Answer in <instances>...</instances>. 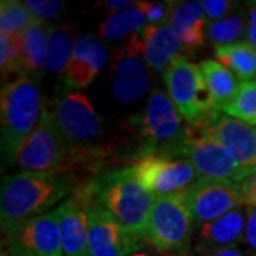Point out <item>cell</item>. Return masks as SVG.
<instances>
[{
	"mask_svg": "<svg viewBox=\"0 0 256 256\" xmlns=\"http://www.w3.org/2000/svg\"><path fill=\"white\" fill-rule=\"evenodd\" d=\"M26 4L40 20L56 18L62 10V2L58 0H28Z\"/></svg>",
	"mask_w": 256,
	"mask_h": 256,
	"instance_id": "obj_30",
	"label": "cell"
},
{
	"mask_svg": "<svg viewBox=\"0 0 256 256\" xmlns=\"http://www.w3.org/2000/svg\"><path fill=\"white\" fill-rule=\"evenodd\" d=\"M74 191L84 210H100L130 235L144 240L156 196L138 182L131 166L96 175Z\"/></svg>",
	"mask_w": 256,
	"mask_h": 256,
	"instance_id": "obj_1",
	"label": "cell"
},
{
	"mask_svg": "<svg viewBox=\"0 0 256 256\" xmlns=\"http://www.w3.org/2000/svg\"><path fill=\"white\" fill-rule=\"evenodd\" d=\"M70 176L63 174L18 172L3 178L0 192L2 228L32 220L50 210L73 190Z\"/></svg>",
	"mask_w": 256,
	"mask_h": 256,
	"instance_id": "obj_2",
	"label": "cell"
},
{
	"mask_svg": "<svg viewBox=\"0 0 256 256\" xmlns=\"http://www.w3.org/2000/svg\"><path fill=\"white\" fill-rule=\"evenodd\" d=\"M184 198L196 228L244 205L238 184L208 178L196 180L184 191Z\"/></svg>",
	"mask_w": 256,
	"mask_h": 256,
	"instance_id": "obj_10",
	"label": "cell"
},
{
	"mask_svg": "<svg viewBox=\"0 0 256 256\" xmlns=\"http://www.w3.org/2000/svg\"><path fill=\"white\" fill-rule=\"evenodd\" d=\"M20 57V36L0 33V68L3 77L18 74Z\"/></svg>",
	"mask_w": 256,
	"mask_h": 256,
	"instance_id": "obj_28",
	"label": "cell"
},
{
	"mask_svg": "<svg viewBox=\"0 0 256 256\" xmlns=\"http://www.w3.org/2000/svg\"><path fill=\"white\" fill-rule=\"evenodd\" d=\"M246 212L238 208L225 214L218 220L198 226L195 252L198 256L206 255L214 250L234 246L244 240Z\"/></svg>",
	"mask_w": 256,
	"mask_h": 256,
	"instance_id": "obj_16",
	"label": "cell"
},
{
	"mask_svg": "<svg viewBox=\"0 0 256 256\" xmlns=\"http://www.w3.org/2000/svg\"><path fill=\"white\" fill-rule=\"evenodd\" d=\"M164 82L170 98L186 124H205L220 112L206 88L201 67L185 56L178 54L165 68Z\"/></svg>",
	"mask_w": 256,
	"mask_h": 256,
	"instance_id": "obj_5",
	"label": "cell"
},
{
	"mask_svg": "<svg viewBox=\"0 0 256 256\" xmlns=\"http://www.w3.org/2000/svg\"><path fill=\"white\" fill-rule=\"evenodd\" d=\"M131 168L138 182L156 198L185 191L198 176L188 160L160 154L146 156Z\"/></svg>",
	"mask_w": 256,
	"mask_h": 256,
	"instance_id": "obj_8",
	"label": "cell"
},
{
	"mask_svg": "<svg viewBox=\"0 0 256 256\" xmlns=\"http://www.w3.org/2000/svg\"><path fill=\"white\" fill-rule=\"evenodd\" d=\"M52 26L46 20H37L20 36V57H18V77H28L40 82L47 72L48 37Z\"/></svg>",
	"mask_w": 256,
	"mask_h": 256,
	"instance_id": "obj_18",
	"label": "cell"
},
{
	"mask_svg": "<svg viewBox=\"0 0 256 256\" xmlns=\"http://www.w3.org/2000/svg\"><path fill=\"white\" fill-rule=\"evenodd\" d=\"M222 112L252 127L256 126V80L240 82L238 92L222 107Z\"/></svg>",
	"mask_w": 256,
	"mask_h": 256,
	"instance_id": "obj_27",
	"label": "cell"
},
{
	"mask_svg": "<svg viewBox=\"0 0 256 256\" xmlns=\"http://www.w3.org/2000/svg\"><path fill=\"white\" fill-rule=\"evenodd\" d=\"M202 4H204L205 16L210 22L226 18V14L234 9V2L230 0H205L202 2Z\"/></svg>",
	"mask_w": 256,
	"mask_h": 256,
	"instance_id": "obj_31",
	"label": "cell"
},
{
	"mask_svg": "<svg viewBox=\"0 0 256 256\" xmlns=\"http://www.w3.org/2000/svg\"><path fill=\"white\" fill-rule=\"evenodd\" d=\"M137 2H131V0H107V2H102L98 6H102L104 9H107L111 12L112 14L118 13L121 10L128 9L131 6H134Z\"/></svg>",
	"mask_w": 256,
	"mask_h": 256,
	"instance_id": "obj_35",
	"label": "cell"
},
{
	"mask_svg": "<svg viewBox=\"0 0 256 256\" xmlns=\"http://www.w3.org/2000/svg\"><path fill=\"white\" fill-rule=\"evenodd\" d=\"M244 242L256 256V208L246 206V222H245Z\"/></svg>",
	"mask_w": 256,
	"mask_h": 256,
	"instance_id": "obj_33",
	"label": "cell"
},
{
	"mask_svg": "<svg viewBox=\"0 0 256 256\" xmlns=\"http://www.w3.org/2000/svg\"><path fill=\"white\" fill-rule=\"evenodd\" d=\"M146 26V18L144 12L138 6V2L128 8L111 14L106 18L98 28L100 34L108 40H118V38H127L128 36L141 32Z\"/></svg>",
	"mask_w": 256,
	"mask_h": 256,
	"instance_id": "obj_23",
	"label": "cell"
},
{
	"mask_svg": "<svg viewBox=\"0 0 256 256\" xmlns=\"http://www.w3.org/2000/svg\"><path fill=\"white\" fill-rule=\"evenodd\" d=\"M37 84L28 77H18L2 87V156L8 166L14 164L20 146L42 118L44 106Z\"/></svg>",
	"mask_w": 256,
	"mask_h": 256,
	"instance_id": "obj_3",
	"label": "cell"
},
{
	"mask_svg": "<svg viewBox=\"0 0 256 256\" xmlns=\"http://www.w3.org/2000/svg\"><path fill=\"white\" fill-rule=\"evenodd\" d=\"M107 63V52L100 40L92 34L77 37L72 60L64 72L67 90L87 87Z\"/></svg>",
	"mask_w": 256,
	"mask_h": 256,
	"instance_id": "obj_15",
	"label": "cell"
},
{
	"mask_svg": "<svg viewBox=\"0 0 256 256\" xmlns=\"http://www.w3.org/2000/svg\"><path fill=\"white\" fill-rule=\"evenodd\" d=\"M112 96L118 101L130 102L138 100L148 86L146 67L140 32L128 36L122 46L117 47L111 54Z\"/></svg>",
	"mask_w": 256,
	"mask_h": 256,
	"instance_id": "obj_11",
	"label": "cell"
},
{
	"mask_svg": "<svg viewBox=\"0 0 256 256\" xmlns=\"http://www.w3.org/2000/svg\"><path fill=\"white\" fill-rule=\"evenodd\" d=\"M215 56L239 82H252L256 77V47L249 42L215 46Z\"/></svg>",
	"mask_w": 256,
	"mask_h": 256,
	"instance_id": "obj_21",
	"label": "cell"
},
{
	"mask_svg": "<svg viewBox=\"0 0 256 256\" xmlns=\"http://www.w3.org/2000/svg\"><path fill=\"white\" fill-rule=\"evenodd\" d=\"M246 42H249L254 47H256V4L249 9L248 13V28Z\"/></svg>",
	"mask_w": 256,
	"mask_h": 256,
	"instance_id": "obj_34",
	"label": "cell"
},
{
	"mask_svg": "<svg viewBox=\"0 0 256 256\" xmlns=\"http://www.w3.org/2000/svg\"><path fill=\"white\" fill-rule=\"evenodd\" d=\"M37 20L26 2L2 0L0 3V33L22 36Z\"/></svg>",
	"mask_w": 256,
	"mask_h": 256,
	"instance_id": "obj_25",
	"label": "cell"
},
{
	"mask_svg": "<svg viewBox=\"0 0 256 256\" xmlns=\"http://www.w3.org/2000/svg\"><path fill=\"white\" fill-rule=\"evenodd\" d=\"M138 6L146 14V24H166L171 12V2H138Z\"/></svg>",
	"mask_w": 256,
	"mask_h": 256,
	"instance_id": "obj_29",
	"label": "cell"
},
{
	"mask_svg": "<svg viewBox=\"0 0 256 256\" xmlns=\"http://www.w3.org/2000/svg\"><path fill=\"white\" fill-rule=\"evenodd\" d=\"M68 151L70 146L44 106L42 118L20 146L14 164L22 172L60 174Z\"/></svg>",
	"mask_w": 256,
	"mask_h": 256,
	"instance_id": "obj_7",
	"label": "cell"
},
{
	"mask_svg": "<svg viewBox=\"0 0 256 256\" xmlns=\"http://www.w3.org/2000/svg\"><path fill=\"white\" fill-rule=\"evenodd\" d=\"M88 245L92 256H131L142 250L141 240L130 235L100 210H87Z\"/></svg>",
	"mask_w": 256,
	"mask_h": 256,
	"instance_id": "obj_14",
	"label": "cell"
},
{
	"mask_svg": "<svg viewBox=\"0 0 256 256\" xmlns=\"http://www.w3.org/2000/svg\"><path fill=\"white\" fill-rule=\"evenodd\" d=\"M74 30V24H62L60 28H52L48 37L47 72L54 74L66 72L73 56Z\"/></svg>",
	"mask_w": 256,
	"mask_h": 256,
	"instance_id": "obj_24",
	"label": "cell"
},
{
	"mask_svg": "<svg viewBox=\"0 0 256 256\" xmlns=\"http://www.w3.org/2000/svg\"><path fill=\"white\" fill-rule=\"evenodd\" d=\"M194 228L184 191L156 196L148 218L144 242L161 255L184 256L191 246Z\"/></svg>",
	"mask_w": 256,
	"mask_h": 256,
	"instance_id": "obj_4",
	"label": "cell"
},
{
	"mask_svg": "<svg viewBox=\"0 0 256 256\" xmlns=\"http://www.w3.org/2000/svg\"><path fill=\"white\" fill-rule=\"evenodd\" d=\"M188 126V124H186ZM190 144L185 158L190 161L200 178L220 180L239 184L246 178L234 158L224 146L206 136L195 134L188 126Z\"/></svg>",
	"mask_w": 256,
	"mask_h": 256,
	"instance_id": "obj_13",
	"label": "cell"
},
{
	"mask_svg": "<svg viewBox=\"0 0 256 256\" xmlns=\"http://www.w3.org/2000/svg\"><path fill=\"white\" fill-rule=\"evenodd\" d=\"M248 18L245 13L236 12L226 18L210 22L206 26L205 36L208 37L215 46H225L236 43L242 36H246Z\"/></svg>",
	"mask_w": 256,
	"mask_h": 256,
	"instance_id": "obj_26",
	"label": "cell"
},
{
	"mask_svg": "<svg viewBox=\"0 0 256 256\" xmlns=\"http://www.w3.org/2000/svg\"><path fill=\"white\" fill-rule=\"evenodd\" d=\"M140 37L146 67L154 73L166 68L182 50L181 40L168 24H146Z\"/></svg>",
	"mask_w": 256,
	"mask_h": 256,
	"instance_id": "obj_20",
	"label": "cell"
},
{
	"mask_svg": "<svg viewBox=\"0 0 256 256\" xmlns=\"http://www.w3.org/2000/svg\"><path fill=\"white\" fill-rule=\"evenodd\" d=\"M46 108L70 148L92 150L104 146L100 142L102 120L82 92L62 94Z\"/></svg>",
	"mask_w": 256,
	"mask_h": 256,
	"instance_id": "obj_6",
	"label": "cell"
},
{
	"mask_svg": "<svg viewBox=\"0 0 256 256\" xmlns=\"http://www.w3.org/2000/svg\"><path fill=\"white\" fill-rule=\"evenodd\" d=\"M242 202L249 208H256V172L248 175L238 184Z\"/></svg>",
	"mask_w": 256,
	"mask_h": 256,
	"instance_id": "obj_32",
	"label": "cell"
},
{
	"mask_svg": "<svg viewBox=\"0 0 256 256\" xmlns=\"http://www.w3.org/2000/svg\"><path fill=\"white\" fill-rule=\"evenodd\" d=\"M202 256H245L244 252L238 248V245H234V246L224 248V249H218V250H214L210 254Z\"/></svg>",
	"mask_w": 256,
	"mask_h": 256,
	"instance_id": "obj_36",
	"label": "cell"
},
{
	"mask_svg": "<svg viewBox=\"0 0 256 256\" xmlns=\"http://www.w3.org/2000/svg\"><path fill=\"white\" fill-rule=\"evenodd\" d=\"M195 134L206 136L224 146L244 174L256 172V128L220 112L206 126H190Z\"/></svg>",
	"mask_w": 256,
	"mask_h": 256,
	"instance_id": "obj_12",
	"label": "cell"
},
{
	"mask_svg": "<svg viewBox=\"0 0 256 256\" xmlns=\"http://www.w3.org/2000/svg\"><path fill=\"white\" fill-rule=\"evenodd\" d=\"M60 225L63 256H92L88 245L87 212L76 198L63 202L54 210Z\"/></svg>",
	"mask_w": 256,
	"mask_h": 256,
	"instance_id": "obj_17",
	"label": "cell"
},
{
	"mask_svg": "<svg viewBox=\"0 0 256 256\" xmlns=\"http://www.w3.org/2000/svg\"><path fill=\"white\" fill-rule=\"evenodd\" d=\"M6 232L10 256H63L56 212L18 222Z\"/></svg>",
	"mask_w": 256,
	"mask_h": 256,
	"instance_id": "obj_9",
	"label": "cell"
},
{
	"mask_svg": "<svg viewBox=\"0 0 256 256\" xmlns=\"http://www.w3.org/2000/svg\"><path fill=\"white\" fill-rule=\"evenodd\" d=\"M200 67L215 107L222 111V107L238 92L240 82L216 60H204Z\"/></svg>",
	"mask_w": 256,
	"mask_h": 256,
	"instance_id": "obj_22",
	"label": "cell"
},
{
	"mask_svg": "<svg viewBox=\"0 0 256 256\" xmlns=\"http://www.w3.org/2000/svg\"><path fill=\"white\" fill-rule=\"evenodd\" d=\"M131 256H156V255H152V254H150V252H146V250L142 249V250H138V252H136V254H132Z\"/></svg>",
	"mask_w": 256,
	"mask_h": 256,
	"instance_id": "obj_37",
	"label": "cell"
},
{
	"mask_svg": "<svg viewBox=\"0 0 256 256\" xmlns=\"http://www.w3.org/2000/svg\"><path fill=\"white\" fill-rule=\"evenodd\" d=\"M166 24L181 40L182 50L191 52L202 46L208 26L202 2H171Z\"/></svg>",
	"mask_w": 256,
	"mask_h": 256,
	"instance_id": "obj_19",
	"label": "cell"
}]
</instances>
